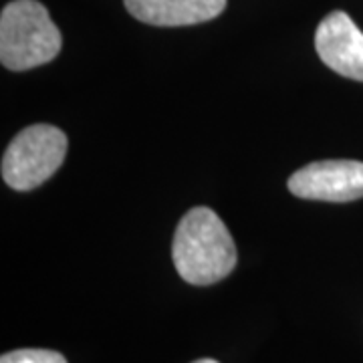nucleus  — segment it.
<instances>
[{
	"instance_id": "f257e3e1",
	"label": "nucleus",
	"mask_w": 363,
	"mask_h": 363,
	"mask_svg": "<svg viewBox=\"0 0 363 363\" xmlns=\"http://www.w3.org/2000/svg\"><path fill=\"white\" fill-rule=\"evenodd\" d=\"M172 259L190 285L206 286L226 279L236 267V247L220 216L206 206L192 208L176 228Z\"/></svg>"
},
{
	"instance_id": "f03ea898",
	"label": "nucleus",
	"mask_w": 363,
	"mask_h": 363,
	"mask_svg": "<svg viewBox=\"0 0 363 363\" xmlns=\"http://www.w3.org/2000/svg\"><path fill=\"white\" fill-rule=\"evenodd\" d=\"M61 51V33L37 0H13L0 14V61L11 71H28Z\"/></svg>"
},
{
	"instance_id": "7ed1b4c3",
	"label": "nucleus",
	"mask_w": 363,
	"mask_h": 363,
	"mask_svg": "<svg viewBox=\"0 0 363 363\" xmlns=\"http://www.w3.org/2000/svg\"><path fill=\"white\" fill-rule=\"evenodd\" d=\"M67 135L55 125L39 123L16 133L2 157V178L18 192L40 186L61 168Z\"/></svg>"
},
{
	"instance_id": "20e7f679",
	"label": "nucleus",
	"mask_w": 363,
	"mask_h": 363,
	"mask_svg": "<svg viewBox=\"0 0 363 363\" xmlns=\"http://www.w3.org/2000/svg\"><path fill=\"white\" fill-rule=\"evenodd\" d=\"M289 192L303 200L353 202L363 198V162L327 160L297 169L289 182Z\"/></svg>"
},
{
	"instance_id": "39448f33",
	"label": "nucleus",
	"mask_w": 363,
	"mask_h": 363,
	"mask_svg": "<svg viewBox=\"0 0 363 363\" xmlns=\"http://www.w3.org/2000/svg\"><path fill=\"white\" fill-rule=\"evenodd\" d=\"M315 49L329 69L353 81H363V33L343 11L327 14L317 26Z\"/></svg>"
},
{
	"instance_id": "423d86ee",
	"label": "nucleus",
	"mask_w": 363,
	"mask_h": 363,
	"mask_svg": "<svg viewBox=\"0 0 363 363\" xmlns=\"http://www.w3.org/2000/svg\"><path fill=\"white\" fill-rule=\"evenodd\" d=\"M128 13L154 26H188L216 18L226 0H123Z\"/></svg>"
},
{
	"instance_id": "0eeeda50",
	"label": "nucleus",
	"mask_w": 363,
	"mask_h": 363,
	"mask_svg": "<svg viewBox=\"0 0 363 363\" xmlns=\"http://www.w3.org/2000/svg\"><path fill=\"white\" fill-rule=\"evenodd\" d=\"M0 363H67V359L57 351L18 350L4 353L0 357Z\"/></svg>"
},
{
	"instance_id": "6e6552de",
	"label": "nucleus",
	"mask_w": 363,
	"mask_h": 363,
	"mask_svg": "<svg viewBox=\"0 0 363 363\" xmlns=\"http://www.w3.org/2000/svg\"><path fill=\"white\" fill-rule=\"evenodd\" d=\"M194 363H218V362H214V359H198V362Z\"/></svg>"
}]
</instances>
